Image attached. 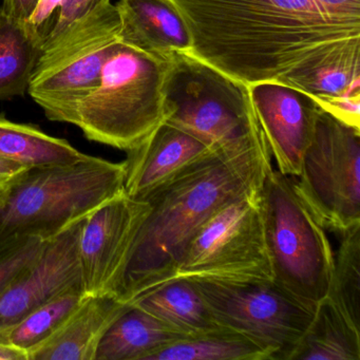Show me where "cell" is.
Here are the masks:
<instances>
[{
  "mask_svg": "<svg viewBox=\"0 0 360 360\" xmlns=\"http://www.w3.org/2000/svg\"><path fill=\"white\" fill-rule=\"evenodd\" d=\"M330 285L324 298L360 328V224L338 236Z\"/></svg>",
  "mask_w": 360,
  "mask_h": 360,
  "instance_id": "d4e9b609",
  "label": "cell"
},
{
  "mask_svg": "<svg viewBox=\"0 0 360 360\" xmlns=\"http://www.w3.org/2000/svg\"><path fill=\"white\" fill-rule=\"evenodd\" d=\"M167 60L119 41L100 84L77 107L71 125L92 142L131 150L165 121Z\"/></svg>",
  "mask_w": 360,
  "mask_h": 360,
  "instance_id": "277c9868",
  "label": "cell"
},
{
  "mask_svg": "<svg viewBox=\"0 0 360 360\" xmlns=\"http://www.w3.org/2000/svg\"><path fill=\"white\" fill-rule=\"evenodd\" d=\"M48 240L20 238L0 248V296L37 260Z\"/></svg>",
  "mask_w": 360,
  "mask_h": 360,
  "instance_id": "484cf974",
  "label": "cell"
},
{
  "mask_svg": "<svg viewBox=\"0 0 360 360\" xmlns=\"http://www.w3.org/2000/svg\"><path fill=\"white\" fill-rule=\"evenodd\" d=\"M37 3V0H4L0 11L11 20L24 24L34 9Z\"/></svg>",
  "mask_w": 360,
  "mask_h": 360,
  "instance_id": "f1b7e54d",
  "label": "cell"
},
{
  "mask_svg": "<svg viewBox=\"0 0 360 360\" xmlns=\"http://www.w3.org/2000/svg\"><path fill=\"white\" fill-rule=\"evenodd\" d=\"M271 166L265 138L216 149L141 200L147 210L134 233L115 296L124 302L176 271L187 244L223 208L260 191Z\"/></svg>",
  "mask_w": 360,
  "mask_h": 360,
  "instance_id": "6da1fadb",
  "label": "cell"
},
{
  "mask_svg": "<svg viewBox=\"0 0 360 360\" xmlns=\"http://www.w3.org/2000/svg\"><path fill=\"white\" fill-rule=\"evenodd\" d=\"M214 150L195 136L163 122L141 144L126 153L124 191L141 201Z\"/></svg>",
  "mask_w": 360,
  "mask_h": 360,
  "instance_id": "5bb4252c",
  "label": "cell"
},
{
  "mask_svg": "<svg viewBox=\"0 0 360 360\" xmlns=\"http://www.w3.org/2000/svg\"><path fill=\"white\" fill-rule=\"evenodd\" d=\"M277 82L309 94L316 102L360 91V37L324 46Z\"/></svg>",
  "mask_w": 360,
  "mask_h": 360,
  "instance_id": "e0dca14e",
  "label": "cell"
},
{
  "mask_svg": "<svg viewBox=\"0 0 360 360\" xmlns=\"http://www.w3.org/2000/svg\"><path fill=\"white\" fill-rule=\"evenodd\" d=\"M84 288H75L37 307L0 334V343L27 354L43 345L68 319L86 296Z\"/></svg>",
  "mask_w": 360,
  "mask_h": 360,
  "instance_id": "cb8c5ba5",
  "label": "cell"
},
{
  "mask_svg": "<svg viewBox=\"0 0 360 360\" xmlns=\"http://www.w3.org/2000/svg\"><path fill=\"white\" fill-rule=\"evenodd\" d=\"M193 281L217 322L258 343L269 360H290L315 314L274 281Z\"/></svg>",
  "mask_w": 360,
  "mask_h": 360,
  "instance_id": "30bf717a",
  "label": "cell"
},
{
  "mask_svg": "<svg viewBox=\"0 0 360 360\" xmlns=\"http://www.w3.org/2000/svg\"><path fill=\"white\" fill-rule=\"evenodd\" d=\"M260 206L273 281L316 309L326 296L334 264L326 229L292 176L278 169L271 168L263 182Z\"/></svg>",
  "mask_w": 360,
  "mask_h": 360,
  "instance_id": "8992f818",
  "label": "cell"
},
{
  "mask_svg": "<svg viewBox=\"0 0 360 360\" xmlns=\"http://www.w3.org/2000/svg\"><path fill=\"white\" fill-rule=\"evenodd\" d=\"M248 87L277 169L286 176H298L321 107L309 94L279 82H261Z\"/></svg>",
  "mask_w": 360,
  "mask_h": 360,
  "instance_id": "4fadbf2b",
  "label": "cell"
},
{
  "mask_svg": "<svg viewBox=\"0 0 360 360\" xmlns=\"http://www.w3.org/2000/svg\"><path fill=\"white\" fill-rule=\"evenodd\" d=\"M147 360H269V354L242 333L220 326L166 345Z\"/></svg>",
  "mask_w": 360,
  "mask_h": 360,
  "instance_id": "603a6c76",
  "label": "cell"
},
{
  "mask_svg": "<svg viewBox=\"0 0 360 360\" xmlns=\"http://www.w3.org/2000/svg\"><path fill=\"white\" fill-rule=\"evenodd\" d=\"M324 15L335 24L360 33V0H315Z\"/></svg>",
  "mask_w": 360,
  "mask_h": 360,
  "instance_id": "83f0119b",
  "label": "cell"
},
{
  "mask_svg": "<svg viewBox=\"0 0 360 360\" xmlns=\"http://www.w3.org/2000/svg\"><path fill=\"white\" fill-rule=\"evenodd\" d=\"M125 163L85 157L28 168L0 206V248L20 238L50 240L124 191Z\"/></svg>",
  "mask_w": 360,
  "mask_h": 360,
  "instance_id": "3957f363",
  "label": "cell"
},
{
  "mask_svg": "<svg viewBox=\"0 0 360 360\" xmlns=\"http://www.w3.org/2000/svg\"><path fill=\"white\" fill-rule=\"evenodd\" d=\"M43 52L24 24L0 11V100L28 94Z\"/></svg>",
  "mask_w": 360,
  "mask_h": 360,
  "instance_id": "7402d4cb",
  "label": "cell"
},
{
  "mask_svg": "<svg viewBox=\"0 0 360 360\" xmlns=\"http://www.w3.org/2000/svg\"><path fill=\"white\" fill-rule=\"evenodd\" d=\"M186 337L130 303L105 333L94 360H147L158 349Z\"/></svg>",
  "mask_w": 360,
  "mask_h": 360,
  "instance_id": "ac0fdd59",
  "label": "cell"
},
{
  "mask_svg": "<svg viewBox=\"0 0 360 360\" xmlns=\"http://www.w3.org/2000/svg\"><path fill=\"white\" fill-rule=\"evenodd\" d=\"M174 278L220 283L273 281L260 191L229 204L195 233L169 280Z\"/></svg>",
  "mask_w": 360,
  "mask_h": 360,
  "instance_id": "ba28073f",
  "label": "cell"
},
{
  "mask_svg": "<svg viewBox=\"0 0 360 360\" xmlns=\"http://www.w3.org/2000/svg\"><path fill=\"white\" fill-rule=\"evenodd\" d=\"M27 169L22 164L0 158V187L10 186Z\"/></svg>",
  "mask_w": 360,
  "mask_h": 360,
  "instance_id": "f546056e",
  "label": "cell"
},
{
  "mask_svg": "<svg viewBox=\"0 0 360 360\" xmlns=\"http://www.w3.org/2000/svg\"><path fill=\"white\" fill-rule=\"evenodd\" d=\"M166 60L165 123L214 149L265 138L248 85L191 53L172 54Z\"/></svg>",
  "mask_w": 360,
  "mask_h": 360,
  "instance_id": "5b68a950",
  "label": "cell"
},
{
  "mask_svg": "<svg viewBox=\"0 0 360 360\" xmlns=\"http://www.w3.org/2000/svg\"><path fill=\"white\" fill-rule=\"evenodd\" d=\"M85 219L48 240L37 260L0 296V334L37 307L84 288L79 238Z\"/></svg>",
  "mask_w": 360,
  "mask_h": 360,
  "instance_id": "7c38bea8",
  "label": "cell"
},
{
  "mask_svg": "<svg viewBox=\"0 0 360 360\" xmlns=\"http://www.w3.org/2000/svg\"><path fill=\"white\" fill-rule=\"evenodd\" d=\"M172 1L191 31L189 53L248 86L279 81L324 46L360 37L315 0Z\"/></svg>",
  "mask_w": 360,
  "mask_h": 360,
  "instance_id": "7a4b0ae2",
  "label": "cell"
},
{
  "mask_svg": "<svg viewBox=\"0 0 360 360\" xmlns=\"http://www.w3.org/2000/svg\"><path fill=\"white\" fill-rule=\"evenodd\" d=\"M85 153L68 141L56 138L37 126L10 121L0 115V158L28 168L68 164L79 161Z\"/></svg>",
  "mask_w": 360,
  "mask_h": 360,
  "instance_id": "44dd1931",
  "label": "cell"
},
{
  "mask_svg": "<svg viewBox=\"0 0 360 360\" xmlns=\"http://www.w3.org/2000/svg\"><path fill=\"white\" fill-rule=\"evenodd\" d=\"M292 179L326 231L340 236L360 224V129L322 109Z\"/></svg>",
  "mask_w": 360,
  "mask_h": 360,
  "instance_id": "9c48e42d",
  "label": "cell"
},
{
  "mask_svg": "<svg viewBox=\"0 0 360 360\" xmlns=\"http://www.w3.org/2000/svg\"><path fill=\"white\" fill-rule=\"evenodd\" d=\"M119 13L111 1L73 22L44 48L28 94L52 122L72 124L79 103L100 84L103 67L120 39Z\"/></svg>",
  "mask_w": 360,
  "mask_h": 360,
  "instance_id": "52a82bcc",
  "label": "cell"
},
{
  "mask_svg": "<svg viewBox=\"0 0 360 360\" xmlns=\"http://www.w3.org/2000/svg\"><path fill=\"white\" fill-rule=\"evenodd\" d=\"M290 360H360V328L323 298Z\"/></svg>",
  "mask_w": 360,
  "mask_h": 360,
  "instance_id": "ffe728a7",
  "label": "cell"
},
{
  "mask_svg": "<svg viewBox=\"0 0 360 360\" xmlns=\"http://www.w3.org/2000/svg\"><path fill=\"white\" fill-rule=\"evenodd\" d=\"M132 304L191 337L220 328L195 281L174 278L131 301Z\"/></svg>",
  "mask_w": 360,
  "mask_h": 360,
  "instance_id": "d6986e66",
  "label": "cell"
},
{
  "mask_svg": "<svg viewBox=\"0 0 360 360\" xmlns=\"http://www.w3.org/2000/svg\"><path fill=\"white\" fill-rule=\"evenodd\" d=\"M64 0H37L34 9L24 22L29 34L43 47L58 26Z\"/></svg>",
  "mask_w": 360,
  "mask_h": 360,
  "instance_id": "4316f807",
  "label": "cell"
},
{
  "mask_svg": "<svg viewBox=\"0 0 360 360\" xmlns=\"http://www.w3.org/2000/svg\"><path fill=\"white\" fill-rule=\"evenodd\" d=\"M8 188H9V186L0 187V206L3 205L4 202H5L6 197H7Z\"/></svg>",
  "mask_w": 360,
  "mask_h": 360,
  "instance_id": "1f68e13d",
  "label": "cell"
},
{
  "mask_svg": "<svg viewBox=\"0 0 360 360\" xmlns=\"http://www.w3.org/2000/svg\"><path fill=\"white\" fill-rule=\"evenodd\" d=\"M146 210V202L132 199L123 191L85 219L79 265L86 294L115 295L130 243Z\"/></svg>",
  "mask_w": 360,
  "mask_h": 360,
  "instance_id": "8fae6325",
  "label": "cell"
},
{
  "mask_svg": "<svg viewBox=\"0 0 360 360\" xmlns=\"http://www.w3.org/2000/svg\"><path fill=\"white\" fill-rule=\"evenodd\" d=\"M0 360H28L27 354L0 343Z\"/></svg>",
  "mask_w": 360,
  "mask_h": 360,
  "instance_id": "4dcf8cb0",
  "label": "cell"
},
{
  "mask_svg": "<svg viewBox=\"0 0 360 360\" xmlns=\"http://www.w3.org/2000/svg\"><path fill=\"white\" fill-rule=\"evenodd\" d=\"M112 294H87L81 304L28 360H94L111 324L129 307Z\"/></svg>",
  "mask_w": 360,
  "mask_h": 360,
  "instance_id": "2e32d148",
  "label": "cell"
},
{
  "mask_svg": "<svg viewBox=\"0 0 360 360\" xmlns=\"http://www.w3.org/2000/svg\"><path fill=\"white\" fill-rule=\"evenodd\" d=\"M115 7L122 43L163 60L191 52V31L172 0H117Z\"/></svg>",
  "mask_w": 360,
  "mask_h": 360,
  "instance_id": "9a60e30c",
  "label": "cell"
}]
</instances>
